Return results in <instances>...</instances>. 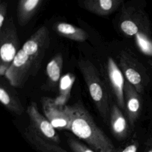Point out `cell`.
<instances>
[{
	"instance_id": "ba28073f",
	"label": "cell",
	"mask_w": 152,
	"mask_h": 152,
	"mask_svg": "<svg viewBox=\"0 0 152 152\" xmlns=\"http://www.w3.org/2000/svg\"><path fill=\"white\" fill-rule=\"evenodd\" d=\"M40 102L45 116L54 128L68 130L69 118L64 107L57 105L54 99L49 97H42Z\"/></svg>"
},
{
	"instance_id": "8992f818",
	"label": "cell",
	"mask_w": 152,
	"mask_h": 152,
	"mask_svg": "<svg viewBox=\"0 0 152 152\" xmlns=\"http://www.w3.org/2000/svg\"><path fill=\"white\" fill-rule=\"evenodd\" d=\"M105 77L111 93L121 109H125V81L121 70L111 57H108L105 65Z\"/></svg>"
},
{
	"instance_id": "8fae6325",
	"label": "cell",
	"mask_w": 152,
	"mask_h": 152,
	"mask_svg": "<svg viewBox=\"0 0 152 152\" xmlns=\"http://www.w3.org/2000/svg\"><path fill=\"white\" fill-rule=\"evenodd\" d=\"M119 65L127 81H128L135 90H141L142 78L140 73L135 68L132 60L125 52H122L119 56Z\"/></svg>"
},
{
	"instance_id": "4fadbf2b",
	"label": "cell",
	"mask_w": 152,
	"mask_h": 152,
	"mask_svg": "<svg viewBox=\"0 0 152 152\" xmlns=\"http://www.w3.org/2000/svg\"><path fill=\"white\" fill-rule=\"evenodd\" d=\"M109 124L113 135L118 140L124 138L127 134L128 125L121 109L115 103L110 107Z\"/></svg>"
},
{
	"instance_id": "9a60e30c",
	"label": "cell",
	"mask_w": 152,
	"mask_h": 152,
	"mask_svg": "<svg viewBox=\"0 0 152 152\" xmlns=\"http://www.w3.org/2000/svg\"><path fill=\"white\" fill-rule=\"evenodd\" d=\"M42 0H21L17 3V17L21 26H26L42 5Z\"/></svg>"
},
{
	"instance_id": "7c38bea8",
	"label": "cell",
	"mask_w": 152,
	"mask_h": 152,
	"mask_svg": "<svg viewBox=\"0 0 152 152\" xmlns=\"http://www.w3.org/2000/svg\"><path fill=\"white\" fill-rule=\"evenodd\" d=\"M134 87L128 82L125 81L124 87L125 103L128 120L133 125L137 119L140 108V102Z\"/></svg>"
},
{
	"instance_id": "5bb4252c",
	"label": "cell",
	"mask_w": 152,
	"mask_h": 152,
	"mask_svg": "<svg viewBox=\"0 0 152 152\" xmlns=\"http://www.w3.org/2000/svg\"><path fill=\"white\" fill-rule=\"evenodd\" d=\"M63 57L61 53L56 54L48 64L46 68L47 80L46 87L48 90H54L59 86L62 77Z\"/></svg>"
},
{
	"instance_id": "277c9868",
	"label": "cell",
	"mask_w": 152,
	"mask_h": 152,
	"mask_svg": "<svg viewBox=\"0 0 152 152\" xmlns=\"http://www.w3.org/2000/svg\"><path fill=\"white\" fill-rule=\"evenodd\" d=\"M36 74L33 61L28 55L20 49L5 76L12 86L22 87L30 76H34Z\"/></svg>"
},
{
	"instance_id": "e0dca14e",
	"label": "cell",
	"mask_w": 152,
	"mask_h": 152,
	"mask_svg": "<svg viewBox=\"0 0 152 152\" xmlns=\"http://www.w3.org/2000/svg\"><path fill=\"white\" fill-rule=\"evenodd\" d=\"M75 76L70 72L62 76L58 86V96L54 99L55 103L60 107H64L68 102Z\"/></svg>"
},
{
	"instance_id": "7402d4cb",
	"label": "cell",
	"mask_w": 152,
	"mask_h": 152,
	"mask_svg": "<svg viewBox=\"0 0 152 152\" xmlns=\"http://www.w3.org/2000/svg\"><path fill=\"white\" fill-rule=\"evenodd\" d=\"M137 146L135 144H132L126 147L122 152H137Z\"/></svg>"
},
{
	"instance_id": "6da1fadb",
	"label": "cell",
	"mask_w": 152,
	"mask_h": 152,
	"mask_svg": "<svg viewBox=\"0 0 152 152\" xmlns=\"http://www.w3.org/2000/svg\"><path fill=\"white\" fill-rule=\"evenodd\" d=\"M64 109L69 118L68 130L84 141L95 152H118L110 138L96 125L81 103L66 105Z\"/></svg>"
},
{
	"instance_id": "30bf717a",
	"label": "cell",
	"mask_w": 152,
	"mask_h": 152,
	"mask_svg": "<svg viewBox=\"0 0 152 152\" xmlns=\"http://www.w3.org/2000/svg\"><path fill=\"white\" fill-rule=\"evenodd\" d=\"M28 141L40 152H69L65 149L39 134L30 125L24 132Z\"/></svg>"
},
{
	"instance_id": "603a6c76",
	"label": "cell",
	"mask_w": 152,
	"mask_h": 152,
	"mask_svg": "<svg viewBox=\"0 0 152 152\" xmlns=\"http://www.w3.org/2000/svg\"><path fill=\"white\" fill-rule=\"evenodd\" d=\"M148 152H152V150H149Z\"/></svg>"
},
{
	"instance_id": "ffe728a7",
	"label": "cell",
	"mask_w": 152,
	"mask_h": 152,
	"mask_svg": "<svg viewBox=\"0 0 152 152\" xmlns=\"http://www.w3.org/2000/svg\"><path fill=\"white\" fill-rule=\"evenodd\" d=\"M67 142L72 152H95L87 145L74 138H69Z\"/></svg>"
},
{
	"instance_id": "2e32d148",
	"label": "cell",
	"mask_w": 152,
	"mask_h": 152,
	"mask_svg": "<svg viewBox=\"0 0 152 152\" xmlns=\"http://www.w3.org/2000/svg\"><path fill=\"white\" fill-rule=\"evenodd\" d=\"M53 28L61 36L74 41L82 42L87 40L88 37V33L85 30L67 23H56Z\"/></svg>"
},
{
	"instance_id": "ac0fdd59",
	"label": "cell",
	"mask_w": 152,
	"mask_h": 152,
	"mask_svg": "<svg viewBox=\"0 0 152 152\" xmlns=\"http://www.w3.org/2000/svg\"><path fill=\"white\" fill-rule=\"evenodd\" d=\"M0 101L8 110L17 115H21L23 112L20 101L3 86L0 88Z\"/></svg>"
},
{
	"instance_id": "44dd1931",
	"label": "cell",
	"mask_w": 152,
	"mask_h": 152,
	"mask_svg": "<svg viewBox=\"0 0 152 152\" xmlns=\"http://www.w3.org/2000/svg\"><path fill=\"white\" fill-rule=\"evenodd\" d=\"M8 4L5 1H2L0 4V29L2 28L6 20V15L7 12Z\"/></svg>"
},
{
	"instance_id": "9c48e42d",
	"label": "cell",
	"mask_w": 152,
	"mask_h": 152,
	"mask_svg": "<svg viewBox=\"0 0 152 152\" xmlns=\"http://www.w3.org/2000/svg\"><path fill=\"white\" fill-rule=\"evenodd\" d=\"M122 0H85L78 1L82 8L99 16H107L114 12L122 3Z\"/></svg>"
},
{
	"instance_id": "5b68a950",
	"label": "cell",
	"mask_w": 152,
	"mask_h": 152,
	"mask_svg": "<svg viewBox=\"0 0 152 152\" xmlns=\"http://www.w3.org/2000/svg\"><path fill=\"white\" fill-rule=\"evenodd\" d=\"M49 44V30L46 27L42 26L29 37L21 48L33 61L36 74L40 67Z\"/></svg>"
},
{
	"instance_id": "d6986e66",
	"label": "cell",
	"mask_w": 152,
	"mask_h": 152,
	"mask_svg": "<svg viewBox=\"0 0 152 152\" xmlns=\"http://www.w3.org/2000/svg\"><path fill=\"white\" fill-rule=\"evenodd\" d=\"M121 30L128 36H133L138 33V27L131 20H124L120 24Z\"/></svg>"
},
{
	"instance_id": "3957f363",
	"label": "cell",
	"mask_w": 152,
	"mask_h": 152,
	"mask_svg": "<svg viewBox=\"0 0 152 152\" xmlns=\"http://www.w3.org/2000/svg\"><path fill=\"white\" fill-rule=\"evenodd\" d=\"M0 75H5L19 51V39L12 18L5 20L0 29Z\"/></svg>"
},
{
	"instance_id": "7a4b0ae2",
	"label": "cell",
	"mask_w": 152,
	"mask_h": 152,
	"mask_svg": "<svg viewBox=\"0 0 152 152\" xmlns=\"http://www.w3.org/2000/svg\"><path fill=\"white\" fill-rule=\"evenodd\" d=\"M78 65L96 109L103 121L107 124L109 122L111 105L105 84L97 68L90 61L80 59Z\"/></svg>"
},
{
	"instance_id": "52a82bcc",
	"label": "cell",
	"mask_w": 152,
	"mask_h": 152,
	"mask_svg": "<svg viewBox=\"0 0 152 152\" xmlns=\"http://www.w3.org/2000/svg\"><path fill=\"white\" fill-rule=\"evenodd\" d=\"M30 125L41 135L55 142L59 143L60 138L49 121L40 113L36 102H32L27 108Z\"/></svg>"
}]
</instances>
